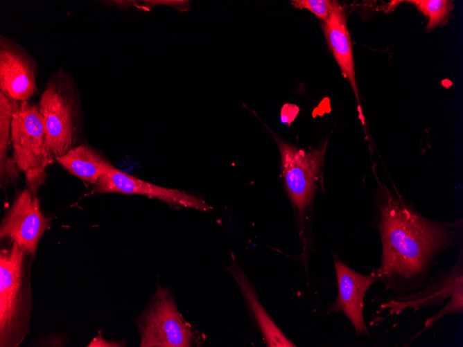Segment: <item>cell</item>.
<instances>
[{
  "label": "cell",
  "instance_id": "obj_1",
  "mask_svg": "<svg viewBox=\"0 0 463 347\" xmlns=\"http://www.w3.org/2000/svg\"><path fill=\"white\" fill-rule=\"evenodd\" d=\"M374 203L381 255L372 272L390 292L387 298L401 297L419 290L432 276L436 259L462 236V220L428 219L398 192L386 188L379 190Z\"/></svg>",
  "mask_w": 463,
  "mask_h": 347
},
{
  "label": "cell",
  "instance_id": "obj_2",
  "mask_svg": "<svg viewBox=\"0 0 463 347\" xmlns=\"http://www.w3.org/2000/svg\"><path fill=\"white\" fill-rule=\"evenodd\" d=\"M0 252V346L17 347L29 334L33 310L30 256L17 243Z\"/></svg>",
  "mask_w": 463,
  "mask_h": 347
},
{
  "label": "cell",
  "instance_id": "obj_3",
  "mask_svg": "<svg viewBox=\"0 0 463 347\" xmlns=\"http://www.w3.org/2000/svg\"><path fill=\"white\" fill-rule=\"evenodd\" d=\"M39 109L53 157L78 145L82 132V108L73 78L60 69L47 80Z\"/></svg>",
  "mask_w": 463,
  "mask_h": 347
},
{
  "label": "cell",
  "instance_id": "obj_4",
  "mask_svg": "<svg viewBox=\"0 0 463 347\" xmlns=\"http://www.w3.org/2000/svg\"><path fill=\"white\" fill-rule=\"evenodd\" d=\"M12 157L26 177L29 189L36 197L43 182L45 168L54 161L37 105L19 103L11 125Z\"/></svg>",
  "mask_w": 463,
  "mask_h": 347
},
{
  "label": "cell",
  "instance_id": "obj_5",
  "mask_svg": "<svg viewBox=\"0 0 463 347\" xmlns=\"http://www.w3.org/2000/svg\"><path fill=\"white\" fill-rule=\"evenodd\" d=\"M134 323L141 347H189L200 341L198 331L179 312L172 292L159 284Z\"/></svg>",
  "mask_w": 463,
  "mask_h": 347
},
{
  "label": "cell",
  "instance_id": "obj_6",
  "mask_svg": "<svg viewBox=\"0 0 463 347\" xmlns=\"http://www.w3.org/2000/svg\"><path fill=\"white\" fill-rule=\"evenodd\" d=\"M274 136L281 155L287 192L302 226L306 211L314 197L327 141L315 149L304 150Z\"/></svg>",
  "mask_w": 463,
  "mask_h": 347
},
{
  "label": "cell",
  "instance_id": "obj_7",
  "mask_svg": "<svg viewBox=\"0 0 463 347\" xmlns=\"http://www.w3.org/2000/svg\"><path fill=\"white\" fill-rule=\"evenodd\" d=\"M447 301L460 313L463 312V255L462 247L456 263L437 273L419 290L399 298H386L380 311L388 314L381 319L399 315L404 310L417 311L431 306H441Z\"/></svg>",
  "mask_w": 463,
  "mask_h": 347
},
{
  "label": "cell",
  "instance_id": "obj_8",
  "mask_svg": "<svg viewBox=\"0 0 463 347\" xmlns=\"http://www.w3.org/2000/svg\"><path fill=\"white\" fill-rule=\"evenodd\" d=\"M51 218L40 209L38 198L29 188L19 192L0 225L1 238L17 243L34 258L40 240Z\"/></svg>",
  "mask_w": 463,
  "mask_h": 347
},
{
  "label": "cell",
  "instance_id": "obj_9",
  "mask_svg": "<svg viewBox=\"0 0 463 347\" xmlns=\"http://www.w3.org/2000/svg\"><path fill=\"white\" fill-rule=\"evenodd\" d=\"M38 64L28 50L12 39L0 35V92L26 101L37 89Z\"/></svg>",
  "mask_w": 463,
  "mask_h": 347
},
{
  "label": "cell",
  "instance_id": "obj_10",
  "mask_svg": "<svg viewBox=\"0 0 463 347\" xmlns=\"http://www.w3.org/2000/svg\"><path fill=\"white\" fill-rule=\"evenodd\" d=\"M333 256L338 294L335 301L329 305L327 313H342L352 324L358 337L371 338L363 314L365 298L368 290L379 282V278L372 272L365 275L353 270L335 253Z\"/></svg>",
  "mask_w": 463,
  "mask_h": 347
},
{
  "label": "cell",
  "instance_id": "obj_11",
  "mask_svg": "<svg viewBox=\"0 0 463 347\" xmlns=\"http://www.w3.org/2000/svg\"><path fill=\"white\" fill-rule=\"evenodd\" d=\"M95 193H118L157 198L171 206L209 211L211 207L184 191L159 186L123 172L114 166L94 185Z\"/></svg>",
  "mask_w": 463,
  "mask_h": 347
},
{
  "label": "cell",
  "instance_id": "obj_12",
  "mask_svg": "<svg viewBox=\"0 0 463 347\" xmlns=\"http://www.w3.org/2000/svg\"><path fill=\"white\" fill-rule=\"evenodd\" d=\"M327 44L344 78H346L359 100L356 81L352 46L346 21V10L338 1H332L329 17L322 23Z\"/></svg>",
  "mask_w": 463,
  "mask_h": 347
},
{
  "label": "cell",
  "instance_id": "obj_13",
  "mask_svg": "<svg viewBox=\"0 0 463 347\" xmlns=\"http://www.w3.org/2000/svg\"><path fill=\"white\" fill-rule=\"evenodd\" d=\"M228 269L232 274L238 285L241 292L253 314L267 346L270 347L295 346L267 314L256 296L254 287L250 284L238 264L234 263Z\"/></svg>",
  "mask_w": 463,
  "mask_h": 347
},
{
  "label": "cell",
  "instance_id": "obj_14",
  "mask_svg": "<svg viewBox=\"0 0 463 347\" xmlns=\"http://www.w3.org/2000/svg\"><path fill=\"white\" fill-rule=\"evenodd\" d=\"M55 159L70 173L93 185L112 167L98 151L85 143L76 145Z\"/></svg>",
  "mask_w": 463,
  "mask_h": 347
},
{
  "label": "cell",
  "instance_id": "obj_15",
  "mask_svg": "<svg viewBox=\"0 0 463 347\" xmlns=\"http://www.w3.org/2000/svg\"><path fill=\"white\" fill-rule=\"evenodd\" d=\"M19 102L13 100L0 92V165L12 160L8 150L11 145V125L12 117L17 109Z\"/></svg>",
  "mask_w": 463,
  "mask_h": 347
},
{
  "label": "cell",
  "instance_id": "obj_16",
  "mask_svg": "<svg viewBox=\"0 0 463 347\" xmlns=\"http://www.w3.org/2000/svg\"><path fill=\"white\" fill-rule=\"evenodd\" d=\"M425 16L428 21L426 29L430 30L445 19L451 9L452 3L447 0H410Z\"/></svg>",
  "mask_w": 463,
  "mask_h": 347
},
{
  "label": "cell",
  "instance_id": "obj_17",
  "mask_svg": "<svg viewBox=\"0 0 463 347\" xmlns=\"http://www.w3.org/2000/svg\"><path fill=\"white\" fill-rule=\"evenodd\" d=\"M291 3L296 8L308 10L322 21L329 17L332 7L329 0H292Z\"/></svg>",
  "mask_w": 463,
  "mask_h": 347
},
{
  "label": "cell",
  "instance_id": "obj_18",
  "mask_svg": "<svg viewBox=\"0 0 463 347\" xmlns=\"http://www.w3.org/2000/svg\"><path fill=\"white\" fill-rule=\"evenodd\" d=\"M299 107L292 104H285L283 105L280 113V119L283 123L290 125L297 116L299 112Z\"/></svg>",
  "mask_w": 463,
  "mask_h": 347
},
{
  "label": "cell",
  "instance_id": "obj_19",
  "mask_svg": "<svg viewBox=\"0 0 463 347\" xmlns=\"http://www.w3.org/2000/svg\"><path fill=\"white\" fill-rule=\"evenodd\" d=\"M89 347L91 346H110V347H119V346H124L120 342H115V341H107L105 339H103L102 335H99L97 337H96L94 339H92V341L90 342V344L87 346Z\"/></svg>",
  "mask_w": 463,
  "mask_h": 347
}]
</instances>
